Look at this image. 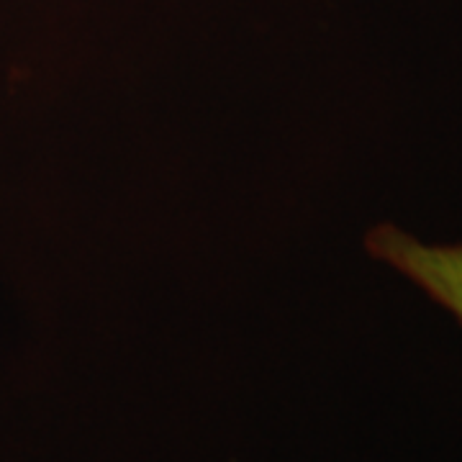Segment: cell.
<instances>
[{"label":"cell","mask_w":462,"mask_h":462,"mask_svg":"<svg viewBox=\"0 0 462 462\" xmlns=\"http://www.w3.org/2000/svg\"><path fill=\"white\" fill-rule=\"evenodd\" d=\"M365 249L411 281L462 327V245H431L393 224L367 231Z\"/></svg>","instance_id":"obj_1"}]
</instances>
